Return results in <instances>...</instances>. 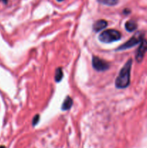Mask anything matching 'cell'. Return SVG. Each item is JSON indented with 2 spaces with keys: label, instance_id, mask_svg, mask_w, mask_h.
Returning a JSON list of instances; mask_svg holds the SVG:
<instances>
[{
  "label": "cell",
  "instance_id": "cell-6",
  "mask_svg": "<svg viewBox=\"0 0 147 148\" xmlns=\"http://www.w3.org/2000/svg\"><path fill=\"white\" fill-rule=\"evenodd\" d=\"M108 25V22L105 20H97L95 23L93 24V30L95 32H99L102 30V29L105 28Z\"/></svg>",
  "mask_w": 147,
  "mask_h": 148
},
{
  "label": "cell",
  "instance_id": "cell-8",
  "mask_svg": "<svg viewBox=\"0 0 147 148\" xmlns=\"http://www.w3.org/2000/svg\"><path fill=\"white\" fill-rule=\"evenodd\" d=\"M125 28L128 32H133L137 28V23L133 20H128L125 23Z\"/></svg>",
  "mask_w": 147,
  "mask_h": 148
},
{
  "label": "cell",
  "instance_id": "cell-14",
  "mask_svg": "<svg viewBox=\"0 0 147 148\" xmlns=\"http://www.w3.org/2000/svg\"><path fill=\"white\" fill-rule=\"evenodd\" d=\"M0 148H6L5 147H4V146H0Z\"/></svg>",
  "mask_w": 147,
  "mask_h": 148
},
{
  "label": "cell",
  "instance_id": "cell-1",
  "mask_svg": "<svg viewBox=\"0 0 147 148\" xmlns=\"http://www.w3.org/2000/svg\"><path fill=\"white\" fill-rule=\"evenodd\" d=\"M132 64V59H128V62L120 69L115 82V87L117 88L124 89L129 86L130 82H131V70Z\"/></svg>",
  "mask_w": 147,
  "mask_h": 148
},
{
  "label": "cell",
  "instance_id": "cell-12",
  "mask_svg": "<svg viewBox=\"0 0 147 148\" xmlns=\"http://www.w3.org/2000/svg\"><path fill=\"white\" fill-rule=\"evenodd\" d=\"M123 13L125 14H129V13H131V10H128V9H125V10H123Z\"/></svg>",
  "mask_w": 147,
  "mask_h": 148
},
{
  "label": "cell",
  "instance_id": "cell-5",
  "mask_svg": "<svg viewBox=\"0 0 147 148\" xmlns=\"http://www.w3.org/2000/svg\"><path fill=\"white\" fill-rule=\"evenodd\" d=\"M147 52V40L145 38L143 39L140 43L139 46L135 53V60L138 63H141L144 59V56Z\"/></svg>",
  "mask_w": 147,
  "mask_h": 148
},
{
  "label": "cell",
  "instance_id": "cell-2",
  "mask_svg": "<svg viewBox=\"0 0 147 148\" xmlns=\"http://www.w3.org/2000/svg\"><path fill=\"white\" fill-rule=\"evenodd\" d=\"M121 33L118 30L114 29H108L102 32L99 34V40L105 43H110L112 42L118 41L121 38Z\"/></svg>",
  "mask_w": 147,
  "mask_h": 148
},
{
  "label": "cell",
  "instance_id": "cell-9",
  "mask_svg": "<svg viewBox=\"0 0 147 148\" xmlns=\"http://www.w3.org/2000/svg\"><path fill=\"white\" fill-rule=\"evenodd\" d=\"M63 77V69L61 67H59L56 69V74H55V80L56 82H59L61 81Z\"/></svg>",
  "mask_w": 147,
  "mask_h": 148
},
{
  "label": "cell",
  "instance_id": "cell-10",
  "mask_svg": "<svg viewBox=\"0 0 147 148\" xmlns=\"http://www.w3.org/2000/svg\"><path fill=\"white\" fill-rule=\"evenodd\" d=\"M99 4L106 6H115L118 4L119 0H97Z\"/></svg>",
  "mask_w": 147,
  "mask_h": 148
},
{
  "label": "cell",
  "instance_id": "cell-7",
  "mask_svg": "<svg viewBox=\"0 0 147 148\" xmlns=\"http://www.w3.org/2000/svg\"><path fill=\"white\" fill-rule=\"evenodd\" d=\"M72 105H73V100L69 96H66V98H65L64 101H63V104L61 106V110L62 111L69 110L71 108Z\"/></svg>",
  "mask_w": 147,
  "mask_h": 148
},
{
  "label": "cell",
  "instance_id": "cell-3",
  "mask_svg": "<svg viewBox=\"0 0 147 148\" xmlns=\"http://www.w3.org/2000/svg\"><path fill=\"white\" fill-rule=\"evenodd\" d=\"M144 38V33L141 31H138L135 33L128 41L124 43L123 44L121 45L117 49V51H122L126 50V49H131L136 45L140 44L141 40Z\"/></svg>",
  "mask_w": 147,
  "mask_h": 148
},
{
  "label": "cell",
  "instance_id": "cell-15",
  "mask_svg": "<svg viewBox=\"0 0 147 148\" xmlns=\"http://www.w3.org/2000/svg\"><path fill=\"white\" fill-rule=\"evenodd\" d=\"M58 1H63V0H57Z\"/></svg>",
  "mask_w": 147,
  "mask_h": 148
},
{
  "label": "cell",
  "instance_id": "cell-13",
  "mask_svg": "<svg viewBox=\"0 0 147 148\" xmlns=\"http://www.w3.org/2000/svg\"><path fill=\"white\" fill-rule=\"evenodd\" d=\"M2 1H3V2L5 3V4L7 2V0H2Z\"/></svg>",
  "mask_w": 147,
  "mask_h": 148
},
{
  "label": "cell",
  "instance_id": "cell-11",
  "mask_svg": "<svg viewBox=\"0 0 147 148\" xmlns=\"http://www.w3.org/2000/svg\"><path fill=\"white\" fill-rule=\"evenodd\" d=\"M39 119H40V116H39L38 114H37V115L35 116L34 118L33 119V125L35 126L36 124L38 123Z\"/></svg>",
  "mask_w": 147,
  "mask_h": 148
},
{
  "label": "cell",
  "instance_id": "cell-4",
  "mask_svg": "<svg viewBox=\"0 0 147 148\" xmlns=\"http://www.w3.org/2000/svg\"><path fill=\"white\" fill-rule=\"evenodd\" d=\"M92 66L98 72H103L109 69L110 64L98 56L92 57Z\"/></svg>",
  "mask_w": 147,
  "mask_h": 148
}]
</instances>
